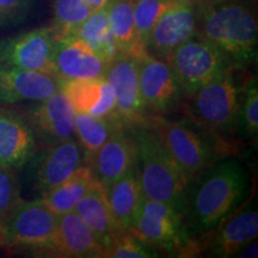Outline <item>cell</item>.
Returning a JSON list of instances; mask_svg holds the SVG:
<instances>
[{
  "instance_id": "obj_34",
  "label": "cell",
  "mask_w": 258,
  "mask_h": 258,
  "mask_svg": "<svg viewBox=\"0 0 258 258\" xmlns=\"http://www.w3.org/2000/svg\"><path fill=\"white\" fill-rule=\"evenodd\" d=\"M88 4L91 9V11H96V10H99L108 4V0H86Z\"/></svg>"
},
{
  "instance_id": "obj_1",
  "label": "cell",
  "mask_w": 258,
  "mask_h": 258,
  "mask_svg": "<svg viewBox=\"0 0 258 258\" xmlns=\"http://www.w3.org/2000/svg\"><path fill=\"white\" fill-rule=\"evenodd\" d=\"M198 6V36L220 49L233 67L256 59L258 25L254 12L240 0H201Z\"/></svg>"
},
{
  "instance_id": "obj_32",
  "label": "cell",
  "mask_w": 258,
  "mask_h": 258,
  "mask_svg": "<svg viewBox=\"0 0 258 258\" xmlns=\"http://www.w3.org/2000/svg\"><path fill=\"white\" fill-rule=\"evenodd\" d=\"M21 201V186L12 167L0 165V224Z\"/></svg>"
},
{
  "instance_id": "obj_3",
  "label": "cell",
  "mask_w": 258,
  "mask_h": 258,
  "mask_svg": "<svg viewBox=\"0 0 258 258\" xmlns=\"http://www.w3.org/2000/svg\"><path fill=\"white\" fill-rule=\"evenodd\" d=\"M196 178L195 186L188 192L190 214L201 230L214 228L243 199L247 185L246 172L238 161L226 160L207 167Z\"/></svg>"
},
{
  "instance_id": "obj_35",
  "label": "cell",
  "mask_w": 258,
  "mask_h": 258,
  "mask_svg": "<svg viewBox=\"0 0 258 258\" xmlns=\"http://www.w3.org/2000/svg\"><path fill=\"white\" fill-rule=\"evenodd\" d=\"M5 246L4 245V239H3V235H2V232H0V247Z\"/></svg>"
},
{
  "instance_id": "obj_12",
  "label": "cell",
  "mask_w": 258,
  "mask_h": 258,
  "mask_svg": "<svg viewBox=\"0 0 258 258\" xmlns=\"http://www.w3.org/2000/svg\"><path fill=\"white\" fill-rule=\"evenodd\" d=\"M198 35V6L194 0H179L154 25L146 43L147 54L164 59L175 48Z\"/></svg>"
},
{
  "instance_id": "obj_6",
  "label": "cell",
  "mask_w": 258,
  "mask_h": 258,
  "mask_svg": "<svg viewBox=\"0 0 258 258\" xmlns=\"http://www.w3.org/2000/svg\"><path fill=\"white\" fill-rule=\"evenodd\" d=\"M230 69L200 88L191 96L194 111L213 131L227 133L238 123L240 95Z\"/></svg>"
},
{
  "instance_id": "obj_27",
  "label": "cell",
  "mask_w": 258,
  "mask_h": 258,
  "mask_svg": "<svg viewBox=\"0 0 258 258\" xmlns=\"http://www.w3.org/2000/svg\"><path fill=\"white\" fill-rule=\"evenodd\" d=\"M104 84V76L99 78L59 79V89L69 99L74 111L90 114L101 99Z\"/></svg>"
},
{
  "instance_id": "obj_8",
  "label": "cell",
  "mask_w": 258,
  "mask_h": 258,
  "mask_svg": "<svg viewBox=\"0 0 258 258\" xmlns=\"http://www.w3.org/2000/svg\"><path fill=\"white\" fill-rule=\"evenodd\" d=\"M55 43L51 27L32 29L0 42V61L3 66L56 77Z\"/></svg>"
},
{
  "instance_id": "obj_22",
  "label": "cell",
  "mask_w": 258,
  "mask_h": 258,
  "mask_svg": "<svg viewBox=\"0 0 258 258\" xmlns=\"http://www.w3.org/2000/svg\"><path fill=\"white\" fill-rule=\"evenodd\" d=\"M74 212L93 232L101 244L102 250L123 232L120 230L112 217L104 188L99 182H97L96 185L80 200Z\"/></svg>"
},
{
  "instance_id": "obj_5",
  "label": "cell",
  "mask_w": 258,
  "mask_h": 258,
  "mask_svg": "<svg viewBox=\"0 0 258 258\" xmlns=\"http://www.w3.org/2000/svg\"><path fill=\"white\" fill-rule=\"evenodd\" d=\"M59 218L41 200H22L0 224L4 245L36 253L53 237Z\"/></svg>"
},
{
  "instance_id": "obj_13",
  "label": "cell",
  "mask_w": 258,
  "mask_h": 258,
  "mask_svg": "<svg viewBox=\"0 0 258 258\" xmlns=\"http://www.w3.org/2000/svg\"><path fill=\"white\" fill-rule=\"evenodd\" d=\"M102 246L90 227L76 212L60 215L56 230L40 256L60 258L99 257Z\"/></svg>"
},
{
  "instance_id": "obj_28",
  "label": "cell",
  "mask_w": 258,
  "mask_h": 258,
  "mask_svg": "<svg viewBox=\"0 0 258 258\" xmlns=\"http://www.w3.org/2000/svg\"><path fill=\"white\" fill-rule=\"evenodd\" d=\"M91 12L86 0H54V23L51 29L56 40L73 36Z\"/></svg>"
},
{
  "instance_id": "obj_29",
  "label": "cell",
  "mask_w": 258,
  "mask_h": 258,
  "mask_svg": "<svg viewBox=\"0 0 258 258\" xmlns=\"http://www.w3.org/2000/svg\"><path fill=\"white\" fill-rule=\"evenodd\" d=\"M178 2L179 0H134L135 35L141 49L146 51L148 36L158 19Z\"/></svg>"
},
{
  "instance_id": "obj_17",
  "label": "cell",
  "mask_w": 258,
  "mask_h": 258,
  "mask_svg": "<svg viewBox=\"0 0 258 258\" xmlns=\"http://www.w3.org/2000/svg\"><path fill=\"white\" fill-rule=\"evenodd\" d=\"M85 154L73 138L55 143L44 154L37 169V189L42 194L72 176L85 161Z\"/></svg>"
},
{
  "instance_id": "obj_9",
  "label": "cell",
  "mask_w": 258,
  "mask_h": 258,
  "mask_svg": "<svg viewBox=\"0 0 258 258\" xmlns=\"http://www.w3.org/2000/svg\"><path fill=\"white\" fill-rule=\"evenodd\" d=\"M105 79L115 93V115L123 125H144L146 106L139 85L138 57L118 54L106 67Z\"/></svg>"
},
{
  "instance_id": "obj_30",
  "label": "cell",
  "mask_w": 258,
  "mask_h": 258,
  "mask_svg": "<svg viewBox=\"0 0 258 258\" xmlns=\"http://www.w3.org/2000/svg\"><path fill=\"white\" fill-rule=\"evenodd\" d=\"M102 258H152L156 251L131 231L122 232L102 250Z\"/></svg>"
},
{
  "instance_id": "obj_24",
  "label": "cell",
  "mask_w": 258,
  "mask_h": 258,
  "mask_svg": "<svg viewBox=\"0 0 258 258\" xmlns=\"http://www.w3.org/2000/svg\"><path fill=\"white\" fill-rule=\"evenodd\" d=\"M109 25L120 54L141 57L147 54L138 44L134 24V0H108Z\"/></svg>"
},
{
  "instance_id": "obj_26",
  "label": "cell",
  "mask_w": 258,
  "mask_h": 258,
  "mask_svg": "<svg viewBox=\"0 0 258 258\" xmlns=\"http://www.w3.org/2000/svg\"><path fill=\"white\" fill-rule=\"evenodd\" d=\"M73 36L85 41L108 63H110L120 54L109 25L106 5L104 8L92 11L89 17L79 25Z\"/></svg>"
},
{
  "instance_id": "obj_20",
  "label": "cell",
  "mask_w": 258,
  "mask_h": 258,
  "mask_svg": "<svg viewBox=\"0 0 258 258\" xmlns=\"http://www.w3.org/2000/svg\"><path fill=\"white\" fill-rule=\"evenodd\" d=\"M104 191L116 224L121 231H129L145 199L137 167L106 186Z\"/></svg>"
},
{
  "instance_id": "obj_33",
  "label": "cell",
  "mask_w": 258,
  "mask_h": 258,
  "mask_svg": "<svg viewBox=\"0 0 258 258\" xmlns=\"http://www.w3.org/2000/svg\"><path fill=\"white\" fill-rule=\"evenodd\" d=\"M35 0H0V28L15 27L28 17Z\"/></svg>"
},
{
  "instance_id": "obj_21",
  "label": "cell",
  "mask_w": 258,
  "mask_h": 258,
  "mask_svg": "<svg viewBox=\"0 0 258 258\" xmlns=\"http://www.w3.org/2000/svg\"><path fill=\"white\" fill-rule=\"evenodd\" d=\"M222 220V225L211 243L213 256L232 257L256 239L258 235V213L246 209Z\"/></svg>"
},
{
  "instance_id": "obj_7",
  "label": "cell",
  "mask_w": 258,
  "mask_h": 258,
  "mask_svg": "<svg viewBox=\"0 0 258 258\" xmlns=\"http://www.w3.org/2000/svg\"><path fill=\"white\" fill-rule=\"evenodd\" d=\"M129 231L151 247L164 251H179L188 245L182 212L146 196Z\"/></svg>"
},
{
  "instance_id": "obj_16",
  "label": "cell",
  "mask_w": 258,
  "mask_h": 258,
  "mask_svg": "<svg viewBox=\"0 0 258 258\" xmlns=\"http://www.w3.org/2000/svg\"><path fill=\"white\" fill-rule=\"evenodd\" d=\"M59 90V78L49 74L0 66V102H41Z\"/></svg>"
},
{
  "instance_id": "obj_18",
  "label": "cell",
  "mask_w": 258,
  "mask_h": 258,
  "mask_svg": "<svg viewBox=\"0 0 258 258\" xmlns=\"http://www.w3.org/2000/svg\"><path fill=\"white\" fill-rule=\"evenodd\" d=\"M38 103L40 104L35 106L31 115L32 123L38 133L46 139H49L54 144L76 135V111L60 89Z\"/></svg>"
},
{
  "instance_id": "obj_23",
  "label": "cell",
  "mask_w": 258,
  "mask_h": 258,
  "mask_svg": "<svg viewBox=\"0 0 258 258\" xmlns=\"http://www.w3.org/2000/svg\"><path fill=\"white\" fill-rule=\"evenodd\" d=\"M98 182L91 165L83 164L72 176L66 180L42 194L40 199L51 212L56 215H63L73 212L84 196Z\"/></svg>"
},
{
  "instance_id": "obj_4",
  "label": "cell",
  "mask_w": 258,
  "mask_h": 258,
  "mask_svg": "<svg viewBox=\"0 0 258 258\" xmlns=\"http://www.w3.org/2000/svg\"><path fill=\"white\" fill-rule=\"evenodd\" d=\"M175 73L183 96L191 97L205 84L233 69L220 49L200 36H194L164 57Z\"/></svg>"
},
{
  "instance_id": "obj_10",
  "label": "cell",
  "mask_w": 258,
  "mask_h": 258,
  "mask_svg": "<svg viewBox=\"0 0 258 258\" xmlns=\"http://www.w3.org/2000/svg\"><path fill=\"white\" fill-rule=\"evenodd\" d=\"M167 151L191 183L211 166L213 151L199 132L184 122L164 123L157 129Z\"/></svg>"
},
{
  "instance_id": "obj_11",
  "label": "cell",
  "mask_w": 258,
  "mask_h": 258,
  "mask_svg": "<svg viewBox=\"0 0 258 258\" xmlns=\"http://www.w3.org/2000/svg\"><path fill=\"white\" fill-rule=\"evenodd\" d=\"M138 64L139 85L147 110L166 114L176 108L183 92L166 61L145 54L139 57Z\"/></svg>"
},
{
  "instance_id": "obj_14",
  "label": "cell",
  "mask_w": 258,
  "mask_h": 258,
  "mask_svg": "<svg viewBox=\"0 0 258 258\" xmlns=\"http://www.w3.org/2000/svg\"><path fill=\"white\" fill-rule=\"evenodd\" d=\"M108 64L82 38L69 36L56 40L54 66L59 79L99 78L105 74Z\"/></svg>"
},
{
  "instance_id": "obj_25",
  "label": "cell",
  "mask_w": 258,
  "mask_h": 258,
  "mask_svg": "<svg viewBox=\"0 0 258 258\" xmlns=\"http://www.w3.org/2000/svg\"><path fill=\"white\" fill-rule=\"evenodd\" d=\"M120 120L116 115L110 116H93L86 112L74 114V129L79 139L80 147L83 148L85 157L91 158L102 145L122 128Z\"/></svg>"
},
{
  "instance_id": "obj_31",
  "label": "cell",
  "mask_w": 258,
  "mask_h": 258,
  "mask_svg": "<svg viewBox=\"0 0 258 258\" xmlns=\"http://www.w3.org/2000/svg\"><path fill=\"white\" fill-rule=\"evenodd\" d=\"M239 106V117L245 134L251 139H256L258 133V86L257 79L251 78L245 88L243 99Z\"/></svg>"
},
{
  "instance_id": "obj_2",
  "label": "cell",
  "mask_w": 258,
  "mask_h": 258,
  "mask_svg": "<svg viewBox=\"0 0 258 258\" xmlns=\"http://www.w3.org/2000/svg\"><path fill=\"white\" fill-rule=\"evenodd\" d=\"M133 138L137 148V170L144 195L182 212L190 184L184 172L156 131L140 125L135 129Z\"/></svg>"
},
{
  "instance_id": "obj_15",
  "label": "cell",
  "mask_w": 258,
  "mask_h": 258,
  "mask_svg": "<svg viewBox=\"0 0 258 258\" xmlns=\"http://www.w3.org/2000/svg\"><path fill=\"white\" fill-rule=\"evenodd\" d=\"M92 170L97 180L106 188L137 167V148L133 135L118 129L92 157Z\"/></svg>"
},
{
  "instance_id": "obj_19",
  "label": "cell",
  "mask_w": 258,
  "mask_h": 258,
  "mask_svg": "<svg viewBox=\"0 0 258 258\" xmlns=\"http://www.w3.org/2000/svg\"><path fill=\"white\" fill-rule=\"evenodd\" d=\"M34 151L35 137L30 125L14 114L0 112V165H24Z\"/></svg>"
}]
</instances>
